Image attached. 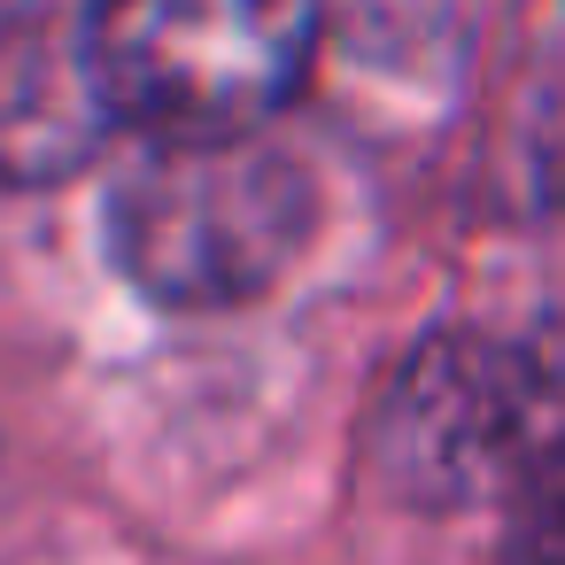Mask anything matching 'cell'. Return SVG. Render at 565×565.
<instances>
[{"mask_svg":"<svg viewBox=\"0 0 565 565\" xmlns=\"http://www.w3.org/2000/svg\"><path fill=\"white\" fill-rule=\"evenodd\" d=\"M318 233V179L295 148L140 140L109 179V264L163 310L264 302Z\"/></svg>","mask_w":565,"mask_h":565,"instance_id":"obj_1","label":"cell"},{"mask_svg":"<svg viewBox=\"0 0 565 565\" xmlns=\"http://www.w3.org/2000/svg\"><path fill=\"white\" fill-rule=\"evenodd\" d=\"M318 0H94L86 71L140 140H248L318 63Z\"/></svg>","mask_w":565,"mask_h":565,"instance_id":"obj_2","label":"cell"},{"mask_svg":"<svg viewBox=\"0 0 565 565\" xmlns=\"http://www.w3.org/2000/svg\"><path fill=\"white\" fill-rule=\"evenodd\" d=\"M534 411H542V372L519 349L488 333H434L395 364L364 449L387 495L449 511L519 480V465L542 449Z\"/></svg>","mask_w":565,"mask_h":565,"instance_id":"obj_3","label":"cell"},{"mask_svg":"<svg viewBox=\"0 0 565 565\" xmlns=\"http://www.w3.org/2000/svg\"><path fill=\"white\" fill-rule=\"evenodd\" d=\"M109 132V109L86 71V32L78 47L47 40H9L0 47V186H40L86 163Z\"/></svg>","mask_w":565,"mask_h":565,"instance_id":"obj_4","label":"cell"},{"mask_svg":"<svg viewBox=\"0 0 565 565\" xmlns=\"http://www.w3.org/2000/svg\"><path fill=\"white\" fill-rule=\"evenodd\" d=\"M503 557L511 565H565V434H550L519 480L503 488Z\"/></svg>","mask_w":565,"mask_h":565,"instance_id":"obj_5","label":"cell"},{"mask_svg":"<svg viewBox=\"0 0 565 565\" xmlns=\"http://www.w3.org/2000/svg\"><path fill=\"white\" fill-rule=\"evenodd\" d=\"M40 17H47V0H0V47L24 40V32H40Z\"/></svg>","mask_w":565,"mask_h":565,"instance_id":"obj_6","label":"cell"}]
</instances>
